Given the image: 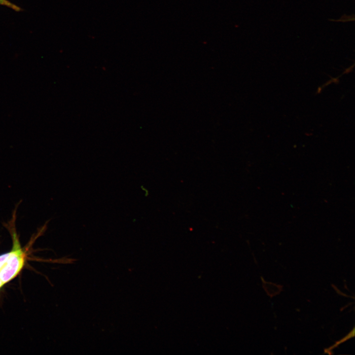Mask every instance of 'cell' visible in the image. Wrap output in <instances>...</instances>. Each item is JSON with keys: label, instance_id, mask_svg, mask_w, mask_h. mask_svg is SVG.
Segmentation results:
<instances>
[{"label": "cell", "instance_id": "cell-1", "mask_svg": "<svg viewBox=\"0 0 355 355\" xmlns=\"http://www.w3.org/2000/svg\"><path fill=\"white\" fill-rule=\"evenodd\" d=\"M15 213L8 223L7 228L12 239V248L8 256L0 269V280L4 284L14 278L24 265L26 253L22 248L15 228Z\"/></svg>", "mask_w": 355, "mask_h": 355}, {"label": "cell", "instance_id": "cell-2", "mask_svg": "<svg viewBox=\"0 0 355 355\" xmlns=\"http://www.w3.org/2000/svg\"><path fill=\"white\" fill-rule=\"evenodd\" d=\"M0 5L7 6V7H8L10 8H12V9L17 11L20 10V8L19 7L12 3L11 2H10L9 1L7 0H0Z\"/></svg>", "mask_w": 355, "mask_h": 355}, {"label": "cell", "instance_id": "cell-3", "mask_svg": "<svg viewBox=\"0 0 355 355\" xmlns=\"http://www.w3.org/2000/svg\"><path fill=\"white\" fill-rule=\"evenodd\" d=\"M4 284L0 280V288L4 285Z\"/></svg>", "mask_w": 355, "mask_h": 355}]
</instances>
